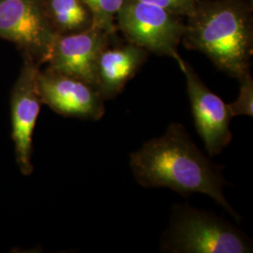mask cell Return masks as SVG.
Masks as SVG:
<instances>
[{"label":"cell","mask_w":253,"mask_h":253,"mask_svg":"<svg viewBox=\"0 0 253 253\" xmlns=\"http://www.w3.org/2000/svg\"><path fill=\"white\" fill-rule=\"evenodd\" d=\"M129 166L141 186L167 188L183 195L206 194L240 221L223 193L227 181L222 168L200 150L180 123H172L163 135L131 154Z\"/></svg>","instance_id":"obj_1"},{"label":"cell","mask_w":253,"mask_h":253,"mask_svg":"<svg viewBox=\"0 0 253 253\" xmlns=\"http://www.w3.org/2000/svg\"><path fill=\"white\" fill-rule=\"evenodd\" d=\"M185 47L207 55L217 69L240 79L251 73L253 15L243 0L201 1L188 16Z\"/></svg>","instance_id":"obj_2"},{"label":"cell","mask_w":253,"mask_h":253,"mask_svg":"<svg viewBox=\"0 0 253 253\" xmlns=\"http://www.w3.org/2000/svg\"><path fill=\"white\" fill-rule=\"evenodd\" d=\"M161 251L168 253H249L252 239L212 212L188 204L173 206L168 228L161 238Z\"/></svg>","instance_id":"obj_3"},{"label":"cell","mask_w":253,"mask_h":253,"mask_svg":"<svg viewBox=\"0 0 253 253\" xmlns=\"http://www.w3.org/2000/svg\"><path fill=\"white\" fill-rule=\"evenodd\" d=\"M117 27L127 42L147 52L173 58L180 67L178 54L185 23L170 11L141 0H124L117 15Z\"/></svg>","instance_id":"obj_4"},{"label":"cell","mask_w":253,"mask_h":253,"mask_svg":"<svg viewBox=\"0 0 253 253\" xmlns=\"http://www.w3.org/2000/svg\"><path fill=\"white\" fill-rule=\"evenodd\" d=\"M57 35L42 0H0V39L15 44L22 56L46 64Z\"/></svg>","instance_id":"obj_5"},{"label":"cell","mask_w":253,"mask_h":253,"mask_svg":"<svg viewBox=\"0 0 253 253\" xmlns=\"http://www.w3.org/2000/svg\"><path fill=\"white\" fill-rule=\"evenodd\" d=\"M41 66L28 56H23V66L10 94L11 137L16 163L24 175L33 172V132L42 100L38 88Z\"/></svg>","instance_id":"obj_6"},{"label":"cell","mask_w":253,"mask_h":253,"mask_svg":"<svg viewBox=\"0 0 253 253\" xmlns=\"http://www.w3.org/2000/svg\"><path fill=\"white\" fill-rule=\"evenodd\" d=\"M185 74L191 112L197 132L210 157L221 153L232 141L230 123L234 118L228 104L201 80L190 64L180 66Z\"/></svg>","instance_id":"obj_7"},{"label":"cell","mask_w":253,"mask_h":253,"mask_svg":"<svg viewBox=\"0 0 253 253\" xmlns=\"http://www.w3.org/2000/svg\"><path fill=\"white\" fill-rule=\"evenodd\" d=\"M37 80L42 103L55 113L92 121L100 120L104 116L105 100L89 84L46 69L40 70Z\"/></svg>","instance_id":"obj_8"},{"label":"cell","mask_w":253,"mask_h":253,"mask_svg":"<svg viewBox=\"0 0 253 253\" xmlns=\"http://www.w3.org/2000/svg\"><path fill=\"white\" fill-rule=\"evenodd\" d=\"M113 36L94 27L57 35L46 62V70L77 78L96 87L97 61L100 53L111 44Z\"/></svg>","instance_id":"obj_9"},{"label":"cell","mask_w":253,"mask_h":253,"mask_svg":"<svg viewBox=\"0 0 253 253\" xmlns=\"http://www.w3.org/2000/svg\"><path fill=\"white\" fill-rule=\"evenodd\" d=\"M149 52L127 42L107 46L96 67V87L104 100L115 99L145 64Z\"/></svg>","instance_id":"obj_10"},{"label":"cell","mask_w":253,"mask_h":253,"mask_svg":"<svg viewBox=\"0 0 253 253\" xmlns=\"http://www.w3.org/2000/svg\"><path fill=\"white\" fill-rule=\"evenodd\" d=\"M47 16L58 35L72 34L92 27L89 9L82 0H42Z\"/></svg>","instance_id":"obj_11"},{"label":"cell","mask_w":253,"mask_h":253,"mask_svg":"<svg viewBox=\"0 0 253 253\" xmlns=\"http://www.w3.org/2000/svg\"><path fill=\"white\" fill-rule=\"evenodd\" d=\"M89 9L92 27L108 32L112 35L118 30L117 15L124 0H82Z\"/></svg>","instance_id":"obj_12"},{"label":"cell","mask_w":253,"mask_h":253,"mask_svg":"<svg viewBox=\"0 0 253 253\" xmlns=\"http://www.w3.org/2000/svg\"><path fill=\"white\" fill-rule=\"evenodd\" d=\"M240 89L236 100L228 106L233 117L253 116V79L251 73H247L239 79Z\"/></svg>","instance_id":"obj_13"},{"label":"cell","mask_w":253,"mask_h":253,"mask_svg":"<svg viewBox=\"0 0 253 253\" xmlns=\"http://www.w3.org/2000/svg\"><path fill=\"white\" fill-rule=\"evenodd\" d=\"M161 7L179 17L190 15L196 9L200 0H141Z\"/></svg>","instance_id":"obj_14"}]
</instances>
